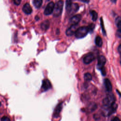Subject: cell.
Here are the masks:
<instances>
[{"mask_svg":"<svg viewBox=\"0 0 121 121\" xmlns=\"http://www.w3.org/2000/svg\"><path fill=\"white\" fill-rule=\"evenodd\" d=\"M77 25H72L69 27L66 31V35L67 36H71L75 34V32L77 30Z\"/></svg>","mask_w":121,"mask_h":121,"instance_id":"9c48e42d","label":"cell"},{"mask_svg":"<svg viewBox=\"0 0 121 121\" xmlns=\"http://www.w3.org/2000/svg\"><path fill=\"white\" fill-rule=\"evenodd\" d=\"M78 8H79V6L77 3H72V6L70 7V9L67 12L69 14H72L76 12L78 10Z\"/></svg>","mask_w":121,"mask_h":121,"instance_id":"5bb4252c","label":"cell"},{"mask_svg":"<svg viewBox=\"0 0 121 121\" xmlns=\"http://www.w3.org/2000/svg\"><path fill=\"white\" fill-rule=\"evenodd\" d=\"M118 52L119 53H120L121 56V44H120L119 46H118Z\"/></svg>","mask_w":121,"mask_h":121,"instance_id":"83f0119b","label":"cell"},{"mask_svg":"<svg viewBox=\"0 0 121 121\" xmlns=\"http://www.w3.org/2000/svg\"><path fill=\"white\" fill-rule=\"evenodd\" d=\"M63 7V1L60 0L55 4L54 10L53 11V16L54 17H58L60 16L62 11Z\"/></svg>","mask_w":121,"mask_h":121,"instance_id":"3957f363","label":"cell"},{"mask_svg":"<svg viewBox=\"0 0 121 121\" xmlns=\"http://www.w3.org/2000/svg\"><path fill=\"white\" fill-rule=\"evenodd\" d=\"M104 84L107 91L110 92L112 90V85L111 81L108 78H105L104 80Z\"/></svg>","mask_w":121,"mask_h":121,"instance_id":"4fadbf2b","label":"cell"},{"mask_svg":"<svg viewBox=\"0 0 121 121\" xmlns=\"http://www.w3.org/2000/svg\"><path fill=\"white\" fill-rule=\"evenodd\" d=\"M33 4L36 9H39L42 4V0H33Z\"/></svg>","mask_w":121,"mask_h":121,"instance_id":"d6986e66","label":"cell"},{"mask_svg":"<svg viewBox=\"0 0 121 121\" xmlns=\"http://www.w3.org/2000/svg\"><path fill=\"white\" fill-rule=\"evenodd\" d=\"M49 26H50V22L48 20H45L43 21V22H42V23L40 25L41 28L43 31L47 30L49 28Z\"/></svg>","mask_w":121,"mask_h":121,"instance_id":"9a60e30c","label":"cell"},{"mask_svg":"<svg viewBox=\"0 0 121 121\" xmlns=\"http://www.w3.org/2000/svg\"><path fill=\"white\" fill-rule=\"evenodd\" d=\"M62 103H60L57 105V106L56 107V108L54 110L53 117L57 118L59 116L60 111L62 109Z\"/></svg>","mask_w":121,"mask_h":121,"instance_id":"7c38bea8","label":"cell"},{"mask_svg":"<svg viewBox=\"0 0 121 121\" xmlns=\"http://www.w3.org/2000/svg\"><path fill=\"white\" fill-rule=\"evenodd\" d=\"M95 43L98 47H101L103 44V41L100 36H96L95 38Z\"/></svg>","mask_w":121,"mask_h":121,"instance_id":"e0dca14e","label":"cell"},{"mask_svg":"<svg viewBox=\"0 0 121 121\" xmlns=\"http://www.w3.org/2000/svg\"><path fill=\"white\" fill-rule=\"evenodd\" d=\"M81 1H82L83 2H86V3H88L90 0H78Z\"/></svg>","mask_w":121,"mask_h":121,"instance_id":"f546056e","label":"cell"},{"mask_svg":"<svg viewBox=\"0 0 121 121\" xmlns=\"http://www.w3.org/2000/svg\"><path fill=\"white\" fill-rule=\"evenodd\" d=\"M72 0H66V9L67 12L69 11L72 4Z\"/></svg>","mask_w":121,"mask_h":121,"instance_id":"ffe728a7","label":"cell"},{"mask_svg":"<svg viewBox=\"0 0 121 121\" xmlns=\"http://www.w3.org/2000/svg\"><path fill=\"white\" fill-rule=\"evenodd\" d=\"M1 121H9L10 120L6 116H3L1 118Z\"/></svg>","mask_w":121,"mask_h":121,"instance_id":"484cf974","label":"cell"},{"mask_svg":"<svg viewBox=\"0 0 121 121\" xmlns=\"http://www.w3.org/2000/svg\"><path fill=\"white\" fill-rule=\"evenodd\" d=\"M100 70H101V71L102 74L104 76V75H106V71H105V68H104V67L103 68H101Z\"/></svg>","mask_w":121,"mask_h":121,"instance_id":"d4e9b609","label":"cell"},{"mask_svg":"<svg viewBox=\"0 0 121 121\" xmlns=\"http://www.w3.org/2000/svg\"><path fill=\"white\" fill-rule=\"evenodd\" d=\"M111 1L112 2H113V3H116V1H117V0H111Z\"/></svg>","mask_w":121,"mask_h":121,"instance_id":"4dcf8cb0","label":"cell"},{"mask_svg":"<svg viewBox=\"0 0 121 121\" xmlns=\"http://www.w3.org/2000/svg\"></svg>","mask_w":121,"mask_h":121,"instance_id":"836d02e7","label":"cell"},{"mask_svg":"<svg viewBox=\"0 0 121 121\" xmlns=\"http://www.w3.org/2000/svg\"><path fill=\"white\" fill-rule=\"evenodd\" d=\"M13 1L15 5H20V4L21 3V0H13Z\"/></svg>","mask_w":121,"mask_h":121,"instance_id":"4316f807","label":"cell"},{"mask_svg":"<svg viewBox=\"0 0 121 121\" xmlns=\"http://www.w3.org/2000/svg\"><path fill=\"white\" fill-rule=\"evenodd\" d=\"M100 25H101V28H102L103 34L104 35H106V32H105V30L104 29V22H103L102 17H101V18H100Z\"/></svg>","mask_w":121,"mask_h":121,"instance_id":"603a6c76","label":"cell"},{"mask_svg":"<svg viewBox=\"0 0 121 121\" xmlns=\"http://www.w3.org/2000/svg\"><path fill=\"white\" fill-rule=\"evenodd\" d=\"M106 62V59L104 56L101 55L98 58L97 61V68L100 69L104 67V64Z\"/></svg>","mask_w":121,"mask_h":121,"instance_id":"ba28073f","label":"cell"},{"mask_svg":"<svg viewBox=\"0 0 121 121\" xmlns=\"http://www.w3.org/2000/svg\"><path fill=\"white\" fill-rule=\"evenodd\" d=\"M52 85L51 82L48 79H44L42 81V85L41 88L43 91H47L50 89Z\"/></svg>","mask_w":121,"mask_h":121,"instance_id":"52a82bcc","label":"cell"},{"mask_svg":"<svg viewBox=\"0 0 121 121\" xmlns=\"http://www.w3.org/2000/svg\"><path fill=\"white\" fill-rule=\"evenodd\" d=\"M84 79L86 81H89L92 80V76L89 73H86L84 74Z\"/></svg>","mask_w":121,"mask_h":121,"instance_id":"44dd1931","label":"cell"},{"mask_svg":"<svg viewBox=\"0 0 121 121\" xmlns=\"http://www.w3.org/2000/svg\"><path fill=\"white\" fill-rule=\"evenodd\" d=\"M35 19H36V20H39V17H37V16H35Z\"/></svg>","mask_w":121,"mask_h":121,"instance_id":"1f68e13d","label":"cell"},{"mask_svg":"<svg viewBox=\"0 0 121 121\" xmlns=\"http://www.w3.org/2000/svg\"><path fill=\"white\" fill-rule=\"evenodd\" d=\"M105 107V108L102 110V114L104 116H108L116 112L117 108V104L114 103L110 106Z\"/></svg>","mask_w":121,"mask_h":121,"instance_id":"7a4b0ae2","label":"cell"},{"mask_svg":"<svg viewBox=\"0 0 121 121\" xmlns=\"http://www.w3.org/2000/svg\"><path fill=\"white\" fill-rule=\"evenodd\" d=\"M95 59L94 54L92 52H89L86 54L83 58V62L85 64H88L92 62Z\"/></svg>","mask_w":121,"mask_h":121,"instance_id":"8992f818","label":"cell"},{"mask_svg":"<svg viewBox=\"0 0 121 121\" xmlns=\"http://www.w3.org/2000/svg\"><path fill=\"white\" fill-rule=\"evenodd\" d=\"M89 32L90 31L88 26H81L77 29L75 35L77 38H82L86 36Z\"/></svg>","mask_w":121,"mask_h":121,"instance_id":"6da1fadb","label":"cell"},{"mask_svg":"<svg viewBox=\"0 0 121 121\" xmlns=\"http://www.w3.org/2000/svg\"><path fill=\"white\" fill-rule=\"evenodd\" d=\"M89 29V31H92L95 27V25L94 24H91L89 26H88Z\"/></svg>","mask_w":121,"mask_h":121,"instance_id":"cb8c5ba5","label":"cell"},{"mask_svg":"<svg viewBox=\"0 0 121 121\" xmlns=\"http://www.w3.org/2000/svg\"><path fill=\"white\" fill-rule=\"evenodd\" d=\"M115 98L112 94H109L103 99V104L104 106H108L115 103Z\"/></svg>","mask_w":121,"mask_h":121,"instance_id":"277c9868","label":"cell"},{"mask_svg":"<svg viewBox=\"0 0 121 121\" xmlns=\"http://www.w3.org/2000/svg\"><path fill=\"white\" fill-rule=\"evenodd\" d=\"M90 12V14L92 17V19L93 21H95L97 19V17H98V14H97V13L95 11V10H91L89 11Z\"/></svg>","mask_w":121,"mask_h":121,"instance_id":"ac0fdd59","label":"cell"},{"mask_svg":"<svg viewBox=\"0 0 121 121\" xmlns=\"http://www.w3.org/2000/svg\"><path fill=\"white\" fill-rule=\"evenodd\" d=\"M96 107H97V106L95 104H94V103L91 104L88 106V109H89L88 110H89L91 112H93L94 110H95V109L96 108Z\"/></svg>","mask_w":121,"mask_h":121,"instance_id":"7402d4cb","label":"cell"},{"mask_svg":"<svg viewBox=\"0 0 121 121\" xmlns=\"http://www.w3.org/2000/svg\"><path fill=\"white\" fill-rule=\"evenodd\" d=\"M55 6V4L53 2L51 1L49 2L47 5L46 6L44 11V14L45 15H49L51 14L54 10Z\"/></svg>","mask_w":121,"mask_h":121,"instance_id":"5b68a950","label":"cell"},{"mask_svg":"<svg viewBox=\"0 0 121 121\" xmlns=\"http://www.w3.org/2000/svg\"></svg>","mask_w":121,"mask_h":121,"instance_id":"d6a6232c","label":"cell"},{"mask_svg":"<svg viewBox=\"0 0 121 121\" xmlns=\"http://www.w3.org/2000/svg\"><path fill=\"white\" fill-rule=\"evenodd\" d=\"M112 121H120V120L119 118L117 117H114L113 119H112Z\"/></svg>","mask_w":121,"mask_h":121,"instance_id":"f1b7e54d","label":"cell"},{"mask_svg":"<svg viewBox=\"0 0 121 121\" xmlns=\"http://www.w3.org/2000/svg\"><path fill=\"white\" fill-rule=\"evenodd\" d=\"M23 11L26 14L29 15L32 12V9L30 5L28 3H26L23 8H22Z\"/></svg>","mask_w":121,"mask_h":121,"instance_id":"8fae6325","label":"cell"},{"mask_svg":"<svg viewBox=\"0 0 121 121\" xmlns=\"http://www.w3.org/2000/svg\"><path fill=\"white\" fill-rule=\"evenodd\" d=\"M118 30L117 32V35L119 37H121V19H119L116 22Z\"/></svg>","mask_w":121,"mask_h":121,"instance_id":"2e32d148","label":"cell"},{"mask_svg":"<svg viewBox=\"0 0 121 121\" xmlns=\"http://www.w3.org/2000/svg\"><path fill=\"white\" fill-rule=\"evenodd\" d=\"M81 16L79 14L75 15L70 18L69 23L71 25H78L81 20Z\"/></svg>","mask_w":121,"mask_h":121,"instance_id":"30bf717a","label":"cell"}]
</instances>
